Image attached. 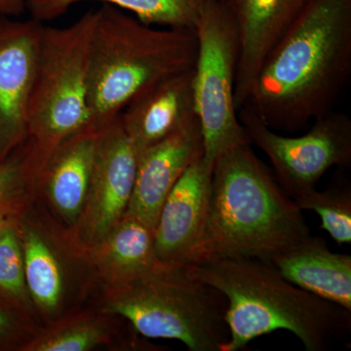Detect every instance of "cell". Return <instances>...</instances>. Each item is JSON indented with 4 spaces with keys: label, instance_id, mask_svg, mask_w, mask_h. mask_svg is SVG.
<instances>
[{
    "label": "cell",
    "instance_id": "cell-1",
    "mask_svg": "<svg viewBox=\"0 0 351 351\" xmlns=\"http://www.w3.org/2000/svg\"><path fill=\"white\" fill-rule=\"evenodd\" d=\"M350 75L351 0H306L245 106L272 130L295 132L332 112Z\"/></svg>",
    "mask_w": 351,
    "mask_h": 351
},
{
    "label": "cell",
    "instance_id": "cell-2",
    "mask_svg": "<svg viewBox=\"0 0 351 351\" xmlns=\"http://www.w3.org/2000/svg\"><path fill=\"white\" fill-rule=\"evenodd\" d=\"M184 267L226 298L230 339L223 351L243 350L279 330L293 332L307 351H324L350 332L351 311L289 282L271 263L216 257Z\"/></svg>",
    "mask_w": 351,
    "mask_h": 351
},
{
    "label": "cell",
    "instance_id": "cell-3",
    "mask_svg": "<svg viewBox=\"0 0 351 351\" xmlns=\"http://www.w3.org/2000/svg\"><path fill=\"white\" fill-rule=\"evenodd\" d=\"M308 235L302 210L246 141L215 160L206 228L191 263L216 257L269 263Z\"/></svg>",
    "mask_w": 351,
    "mask_h": 351
},
{
    "label": "cell",
    "instance_id": "cell-4",
    "mask_svg": "<svg viewBox=\"0 0 351 351\" xmlns=\"http://www.w3.org/2000/svg\"><path fill=\"white\" fill-rule=\"evenodd\" d=\"M196 53L193 29H157L104 3L90 41L89 123L107 125L145 88L193 69Z\"/></svg>",
    "mask_w": 351,
    "mask_h": 351
},
{
    "label": "cell",
    "instance_id": "cell-5",
    "mask_svg": "<svg viewBox=\"0 0 351 351\" xmlns=\"http://www.w3.org/2000/svg\"><path fill=\"white\" fill-rule=\"evenodd\" d=\"M96 306L144 338L176 339L191 351H223L230 339L226 298L181 265L158 263L128 280L101 285Z\"/></svg>",
    "mask_w": 351,
    "mask_h": 351
},
{
    "label": "cell",
    "instance_id": "cell-6",
    "mask_svg": "<svg viewBox=\"0 0 351 351\" xmlns=\"http://www.w3.org/2000/svg\"><path fill=\"white\" fill-rule=\"evenodd\" d=\"M97 10L64 27L43 25L27 110V145L39 171L53 151L89 123L88 60Z\"/></svg>",
    "mask_w": 351,
    "mask_h": 351
},
{
    "label": "cell",
    "instance_id": "cell-7",
    "mask_svg": "<svg viewBox=\"0 0 351 351\" xmlns=\"http://www.w3.org/2000/svg\"><path fill=\"white\" fill-rule=\"evenodd\" d=\"M195 32L193 99L202 131L203 160L212 172L219 154L249 141L234 98L239 41L232 15L221 0H205Z\"/></svg>",
    "mask_w": 351,
    "mask_h": 351
},
{
    "label": "cell",
    "instance_id": "cell-8",
    "mask_svg": "<svg viewBox=\"0 0 351 351\" xmlns=\"http://www.w3.org/2000/svg\"><path fill=\"white\" fill-rule=\"evenodd\" d=\"M25 281L41 326L82 306L97 285L84 251L34 204L17 221Z\"/></svg>",
    "mask_w": 351,
    "mask_h": 351
},
{
    "label": "cell",
    "instance_id": "cell-9",
    "mask_svg": "<svg viewBox=\"0 0 351 351\" xmlns=\"http://www.w3.org/2000/svg\"><path fill=\"white\" fill-rule=\"evenodd\" d=\"M239 119L251 145L269 157L277 179L293 200L316 189L331 168L351 164V120L346 113L331 112L314 120L300 137H286L272 130L250 108H239Z\"/></svg>",
    "mask_w": 351,
    "mask_h": 351
},
{
    "label": "cell",
    "instance_id": "cell-10",
    "mask_svg": "<svg viewBox=\"0 0 351 351\" xmlns=\"http://www.w3.org/2000/svg\"><path fill=\"white\" fill-rule=\"evenodd\" d=\"M138 154L119 115L101 129L86 205L75 230L68 233L85 251L125 216L135 186Z\"/></svg>",
    "mask_w": 351,
    "mask_h": 351
},
{
    "label": "cell",
    "instance_id": "cell-11",
    "mask_svg": "<svg viewBox=\"0 0 351 351\" xmlns=\"http://www.w3.org/2000/svg\"><path fill=\"white\" fill-rule=\"evenodd\" d=\"M43 23L0 17V162L27 140V110Z\"/></svg>",
    "mask_w": 351,
    "mask_h": 351
},
{
    "label": "cell",
    "instance_id": "cell-12",
    "mask_svg": "<svg viewBox=\"0 0 351 351\" xmlns=\"http://www.w3.org/2000/svg\"><path fill=\"white\" fill-rule=\"evenodd\" d=\"M104 127L88 124L64 140L38 176L36 201L64 232L75 230L89 193L95 157Z\"/></svg>",
    "mask_w": 351,
    "mask_h": 351
},
{
    "label": "cell",
    "instance_id": "cell-13",
    "mask_svg": "<svg viewBox=\"0 0 351 351\" xmlns=\"http://www.w3.org/2000/svg\"><path fill=\"white\" fill-rule=\"evenodd\" d=\"M211 181V171L198 157L164 201L154 232L159 263L186 265L195 260L209 216Z\"/></svg>",
    "mask_w": 351,
    "mask_h": 351
},
{
    "label": "cell",
    "instance_id": "cell-14",
    "mask_svg": "<svg viewBox=\"0 0 351 351\" xmlns=\"http://www.w3.org/2000/svg\"><path fill=\"white\" fill-rule=\"evenodd\" d=\"M203 154L202 131L195 119L138 154L135 186L126 214L154 230L164 201Z\"/></svg>",
    "mask_w": 351,
    "mask_h": 351
},
{
    "label": "cell",
    "instance_id": "cell-15",
    "mask_svg": "<svg viewBox=\"0 0 351 351\" xmlns=\"http://www.w3.org/2000/svg\"><path fill=\"white\" fill-rule=\"evenodd\" d=\"M239 41L237 110L245 106L265 58L297 19L306 0H223Z\"/></svg>",
    "mask_w": 351,
    "mask_h": 351
},
{
    "label": "cell",
    "instance_id": "cell-16",
    "mask_svg": "<svg viewBox=\"0 0 351 351\" xmlns=\"http://www.w3.org/2000/svg\"><path fill=\"white\" fill-rule=\"evenodd\" d=\"M193 68L163 78L138 94L120 112L122 127L138 154L196 117Z\"/></svg>",
    "mask_w": 351,
    "mask_h": 351
},
{
    "label": "cell",
    "instance_id": "cell-17",
    "mask_svg": "<svg viewBox=\"0 0 351 351\" xmlns=\"http://www.w3.org/2000/svg\"><path fill=\"white\" fill-rule=\"evenodd\" d=\"M269 263L289 282L351 311V257L332 253L325 240L308 235Z\"/></svg>",
    "mask_w": 351,
    "mask_h": 351
},
{
    "label": "cell",
    "instance_id": "cell-18",
    "mask_svg": "<svg viewBox=\"0 0 351 351\" xmlns=\"http://www.w3.org/2000/svg\"><path fill=\"white\" fill-rule=\"evenodd\" d=\"M120 317L100 311L98 307H77L59 319L39 328L22 351H90L101 346L154 348L138 341V334L124 336Z\"/></svg>",
    "mask_w": 351,
    "mask_h": 351
},
{
    "label": "cell",
    "instance_id": "cell-19",
    "mask_svg": "<svg viewBox=\"0 0 351 351\" xmlns=\"http://www.w3.org/2000/svg\"><path fill=\"white\" fill-rule=\"evenodd\" d=\"M154 230L125 215L97 243L84 251L99 285H110L144 274L158 263Z\"/></svg>",
    "mask_w": 351,
    "mask_h": 351
},
{
    "label": "cell",
    "instance_id": "cell-20",
    "mask_svg": "<svg viewBox=\"0 0 351 351\" xmlns=\"http://www.w3.org/2000/svg\"><path fill=\"white\" fill-rule=\"evenodd\" d=\"M86 1L103 2L129 11L147 25L195 31L205 0H27V7L32 18L43 23Z\"/></svg>",
    "mask_w": 351,
    "mask_h": 351
},
{
    "label": "cell",
    "instance_id": "cell-21",
    "mask_svg": "<svg viewBox=\"0 0 351 351\" xmlns=\"http://www.w3.org/2000/svg\"><path fill=\"white\" fill-rule=\"evenodd\" d=\"M38 173L25 144L0 162V214L21 215L36 203Z\"/></svg>",
    "mask_w": 351,
    "mask_h": 351
},
{
    "label": "cell",
    "instance_id": "cell-22",
    "mask_svg": "<svg viewBox=\"0 0 351 351\" xmlns=\"http://www.w3.org/2000/svg\"><path fill=\"white\" fill-rule=\"evenodd\" d=\"M300 210L315 212L320 228L339 245L351 243V188L350 182L330 184L323 191L315 189L295 198Z\"/></svg>",
    "mask_w": 351,
    "mask_h": 351
},
{
    "label": "cell",
    "instance_id": "cell-23",
    "mask_svg": "<svg viewBox=\"0 0 351 351\" xmlns=\"http://www.w3.org/2000/svg\"><path fill=\"white\" fill-rule=\"evenodd\" d=\"M0 299L38 322L25 281L24 258L17 221L7 230L0 241Z\"/></svg>",
    "mask_w": 351,
    "mask_h": 351
},
{
    "label": "cell",
    "instance_id": "cell-24",
    "mask_svg": "<svg viewBox=\"0 0 351 351\" xmlns=\"http://www.w3.org/2000/svg\"><path fill=\"white\" fill-rule=\"evenodd\" d=\"M40 327L31 316L0 299V351H22Z\"/></svg>",
    "mask_w": 351,
    "mask_h": 351
},
{
    "label": "cell",
    "instance_id": "cell-25",
    "mask_svg": "<svg viewBox=\"0 0 351 351\" xmlns=\"http://www.w3.org/2000/svg\"><path fill=\"white\" fill-rule=\"evenodd\" d=\"M25 8L27 0H0V17H18Z\"/></svg>",
    "mask_w": 351,
    "mask_h": 351
},
{
    "label": "cell",
    "instance_id": "cell-26",
    "mask_svg": "<svg viewBox=\"0 0 351 351\" xmlns=\"http://www.w3.org/2000/svg\"><path fill=\"white\" fill-rule=\"evenodd\" d=\"M21 215L0 214V241L3 239L7 230L17 221Z\"/></svg>",
    "mask_w": 351,
    "mask_h": 351
},
{
    "label": "cell",
    "instance_id": "cell-27",
    "mask_svg": "<svg viewBox=\"0 0 351 351\" xmlns=\"http://www.w3.org/2000/svg\"><path fill=\"white\" fill-rule=\"evenodd\" d=\"M221 2H223V0H221Z\"/></svg>",
    "mask_w": 351,
    "mask_h": 351
}]
</instances>
